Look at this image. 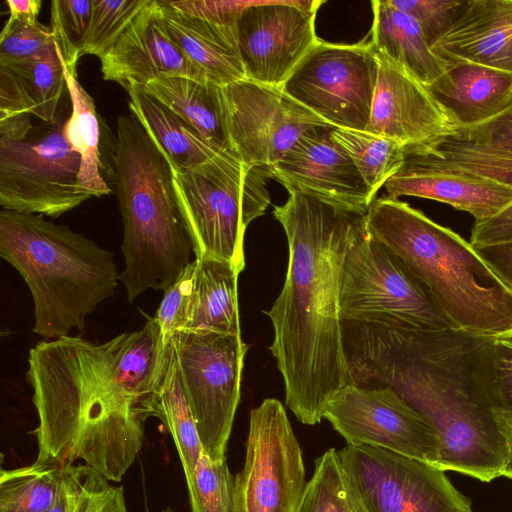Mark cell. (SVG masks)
I'll return each mask as SVG.
<instances>
[{
    "instance_id": "6da1fadb",
    "label": "cell",
    "mask_w": 512,
    "mask_h": 512,
    "mask_svg": "<svg viewBox=\"0 0 512 512\" xmlns=\"http://www.w3.org/2000/svg\"><path fill=\"white\" fill-rule=\"evenodd\" d=\"M353 384L389 386L436 431L437 467L491 482L502 476L511 428L498 400L494 338L342 321Z\"/></svg>"
},
{
    "instance_id": "7a4b0ae2",
    "label": "cell",
    "mask_w": 512,
    "mask_h": 512,
    "mask_svg": "<svg viewBox=\"0 0 512 512\" xmlns=\"http://www.w3.org/2000/svg\"><path fill=\"white\" fill-rule=\"evenodd\" d=\"M367 209L296 191L273 209L289 256L282 290L266 312L274 331L269 349L284 380L285 404L306 425L320 423L330 400L353 384L340 284L346 255L366 228Z\"/></svg>"
},
{
    "instance_id": "3957f363",
    "label": "cell",
    "mask_w": 512,
    "mask_h": 512,
    "mask_svg": "<svg viewBox=\"0 0 512 512\" xmlns=\"http://www.w3.org/2000/svg\"><path fill=\"white\" fill-rule=\"evenodd\" d=\"M26 380L38 416L36 461L82 460L120 482L144 442L140 405L115 381L110 340H43L29 351Z\"/></svg>"
},
{
    "instance_id": "277c9868",
    "label": "cell",
    "mask_w": 512,
    "mask_h": 512,
    "mask_svg": "<svg viewBox=\"0 0 512 512\" xmlns=\"http://www.w3.org/2000/svg\"><path fill=\"white\" fill-rule=\"evenodd\" d=\"M366 230L428 292L457 329L512 334V291L467 242L408 203L388 196L367 209Z\"/></svg>"
},
{
    "instance_id": "5b68a950",
    "label": "cell",
    "mask_w": 512,
    "mask_h": 512,
    "mask_svg": "<svg viewBox=\"0 0 512 512\" xmlns=\"http://www.w3.org/2000/svg\"><path fill=\"white\" fill-rule=\"evenodd\" d=\"M116 133L112 173L125 260L119 281L132 303L143 292L164 291L176 281L192 262L194 246L163 150L131 113L118 116Z\"/></svg>"
},
{
    "instance_id": "8992f818",
    "label": "cell",
    "mask_w": 512,
    "mask_h": 512,
    "mask_svg": "<svg viewBox=\"0 0 512 512\" xmlns=\"http://www.w3.org/2000/svg\"><path fill=\"white\" fill-rule=\"evenodd\" d=\"M0 256L26 282L34 303L32 332L44 340L83 330L119 281L111 251L40 214L1 209Z\"/></svg>"
},
{
    "instance_id": "52a82bcc",
    "label": "cell",
    "mask_w": 512,
    "mask_h": 512,
    "mask_svg": "<svg viewBox=\"0 0 512 512\" xmlns=\"http://www.w3.org/2000/svg\"><path fill=\"white\" fill-rule=\"evenodd\" d=\"M172 173L195 259H221L241 273L247 226L270 204V170L249 165L227 152L197 170L172 166Z\"/></svg>"
},
{
    "instance_id": "ba28073f",
    "label": "cell",
    "mask_w": 512,
    "mask_h": 512,
    "mask_svg": "<svg viewBox=\"0 0 512 512\" xmlns=\"http://www.w3.org/2000/svg\"><path fill=\"white\" fill-rule=\"evenodd\" d=\"M340 314L342 321L364 325L455 328L420 283L366 228L343 264Z\"/></svg>"
},
{
    "instance_id": "9c48e42d",
    "label": "cell",
    "mask_w": 512,
    "mask_h": 512,
    "mask_svg": "<svg viewBox=\"0 0 512 512\" xmlns=\"http://www.w3.org/2000/svg\"><path fill=\"white\" fill-rule=\"evenodd\" d=\"M170 341L203 451L212 462L222 461L240 402L248 345L241 335L209 330L185 329Z\"/></svg>"
},
{
    "instance_id": "30bf717a",
    "label": "cell",
    "mask_w": 512,
    "mask_h": 512,
    "mask_svg": "<svg viewBox=\"0 0 512 512\" xmlns=\"http://www.w3.org/2000/svg\"><path fill=\"white\" fill-rule=\"evenodd\" d=\"M65 121L22 140L0 139L2 209L58 217L90 199L77 187L81 159L65 138Z\"/></svg>"
},
{
    "instance_id": "8fae6325",
    "label": "cell",
    "mask_w": 512,
    "mask_h": 512,
    "mask_svg": "<svg viewBox=\"0 0 512 512\" xmlns=\"http://www.w3.org/2000/svg\"><path fill=\"white\" fill-rule=\"evenodd\" d=\"M306 486L303 454L283 404L251 410L243 468L233 477L232 512H297Z\"/></svg>"
},
{
    "instance_id": "7c38bea8",
    "label": "cell",
    "mask_w": 512,
    "mask_h": 512,
    "mask_svg": "<svg viewBox=\"0 0 512 512\" xmlns=\"http://www.w3.org/2000/svg\"><path fill=\"white\" fill-rule=\"evenodd\" d=\"M378 74V57L370 42L319 40L282 88L327 124L365 131Z\"/></svg>"
},
{
    "instance_id": "4fadbf2b",
    "label": "cell",
    "mask_w": 512,
    "mask_h": 512,
    "mask_svg": "<svg viewBox=\"0 0 512 512\" xmlns=\"http://www.w3.org/2000/svg\"><path fill=\"white\" fill-rule=\"evenodd\" d=\"M338 453L371 512H473L434 465L367 445H346Z\"/></svg>"
},
{
    "instance_id": "5bb4252c",
    "label": "cell",
    "mask_w": 512,
    "mask_h": 512,
    "mask_svg": "<svg viewBox=\"0 0 512 512\" xmlns=\"http://www.w3.org/2000/svg\"><path fill=\"white\" fill-rule=\"evenodd\" d=\"M324 419L347 445L379 447L437 467L436 431L389 386H346L330 400Z\"/></svg>"
},
{
    "instance_id": "9a60e30c",
    "label": "cell",
    "mask_w": 512,
    "mask_h": 512,
    "mask_svg": "<svg viewBox=\"0 0 512 512\" xmlns=\"http://www.w3.org/2000/svg\"><path fill=\"white\" fill-rule=\"evenodd\" d=\"M222 89L232 152L249 165L269 169L302 135L331 126L283 88L244 79Z\"/></svg>"
},
{
    "instance_id": "2e32d148",
    "label": "cell",
    "mask_w": 512,
    "mask_h": 512,
    "mask_svg": "<svg viewBox=\"0 0 512 512\" xmlns=\"http://www.w3.org/2000/svg\"><path fill=\"white\" fill-rule=\"evenodd\" d=\"M319 0L249 1L235 31L245 78L282 88L320 40L315 17Z\"/></svg>"
},
{
    "instance_id": "e0dca14e",
    "label": "cell",
    "mask_w": 512,
    "mask_h": 512,
    "mask_svg": "<svg viewBox=\"0 0 512 512\" xmlns=\"http://www.w3.org/2000/svg\"><path fill=\"white\" fill-rule=\"evenodd\" d=\"M334 128L316 127L302 135L269 168L271 178L280 182L288 192L368 208L375 196L348 152L333 139Z\"/></svg>"
},
{
    "instance_id": "ac0fdd59",
    "label": "cell",
    "mask_w": 512,
    "mask_h": 512,
    "mask_svg": "<svg viewBox=\"0 0 512 512\" xmlns=\"http://www.w3.org/2000/svg\"><path fill=\"white\" fill-rule=\"evenodd\" d=\"M99 60L103 79L124 89L170 76L209 82L168 35L159 0H148Z\"/></svg>"
},
{
    "instance_id": "d6986e66",
    "label": "cell",
    "mask_w": 512,
    "mask_h": 512,
    "mask_svg": "<svg viewBox=\"0 0 512 512\" xmlns=\"http://www.w3.org/2000/svg\"><path fill=\"white\" fill-rule=\"evenodd\" d=\"M377 57L379 74L365 131L405 148L427 146L450 134L452 123L426 86L399 64Z\"/></svg>"
},
{
    "instance_id": "ffe728a7",
    "label": "cell",
    "mask_w": 512,
    "mask_h": 512,
    "mask_svg": "<svg viewBox=\"0 0 512 512\" xmlns=\"http://www.w3.org/2000/svg\"><path fill=\"white\" fill-rule=\"evenodd\" d=\"M431 50L445 62L512 73V0H463L450 28Z\"/></svg>"
},
{
    "instance_id": "44dd1931",
    "label": "cell",
    "mask_w": 512,
    "mask_h": 512,
    "mask_svg": "<svg viewBox=\"0 0 512 512\" xmlns=\"http://www.w3.org/2000/svg\"><path fill=\"white\" fill-rule=\"evenodd\" d=\"M426 88L452 130L484 123L512 104V73L470 62H446L444 73Z\"/></svg>"
},
{
    "instance_id": "7402d4cb",
    "label": "cell",
    "mask_w": 512,
    "mask_h": 512,
    "mask_svg": "<svg viewBox=\"0 0 512 512\" xmlns=\"http://www.w3.org/2000/svg\"><path fill=\"white\" fill-rule=\"evenodd\" d=\"M388 197L413 196L442 202L487 220L512 203V188L460 171H432L402 165L385 183Z\"/></svg>"
},
{
    "instance_id": "603a6c76",
    "label": "cell",
    "mask_w": 512,
    "mask_h": 512,
    "mask_svg": "<svg viewBox=\"0 0 512 512\" xmlns=\"http://www.w3.org/2000/svg\"><path fill=\"white\" fill-rule=\"evenodd\" d=\"M159 1L168 35L210 83L226 86L246 79L235 23L200 19Z\"/></svg>"
},
{
    "instance_id": "cb8c5ba5",
    "label": "cell",
    "mask_w": 512,
    "mask_h": 512,
    "mask_svg": "<svg viewBox=\"0 0 512 512\" xmlns=\"http://www.w3.org/2000/svg\"><path fill=\"white\" fill-rule=\"evenodd\" d=\"M371 6L369 42L375 52L405 68L425 86L436 81L446 62L433 53L418 22L389 0H373Z\"/></svg>"
},
{
    "instance_id": "d4e9b609",
    "label": "cell",
    "mask_w": 512,
    "mask_h": 512,
    "mask_svg": "<svg viewBox=\"0 0 512 512\" xmlns=\"http://www.w3.org/2000/svg\"><path fill=\"white\" fill-rule=\"evenodd\" d=\"M125 90L130 98V113L156 141L173 167L197 170L227 153L204 139L196 129L138 85H129Z\"/></svg>"
},
{
    "instance_id": "484cf974",
    "label": "cell",
    "mask_w": 512,
    "mask_h": 512,
    "mask_svg": "<svg viewBox=\"0 0 512 512\" xmlns=\"http://www.w3.org/2000/svg\"><path fill=\"white\" fill-rule=\"evenodd\" d=\"M138 86L196 129L208 142L232 152L223 86L181 76L164 77Z\"/></svg>"
},
{
    "instance_id": "4316f807",
    "label": "cell",
    "mask_w": 512,
    "mask_h": 512,
    "mask_svg": "<svg viewBox=\"0 0 512 512\" xmlns=\"http://www.w3.org/2000/svg\"><path fill=\"white\" fill-rule=\"evenodd\" d=\"M141 415L159 418L171 434L184 471L189 498L194 494V476L203 448L196 424L187 404L175 351L168 343L165 364L160 378L141 403Z\"/></svg>"
},
{
    "instance_id": "83f0119b",
    "label": "cell",
    "mask_w": 512,
    "mask_h": 512,
    "mask_svg": "<svg viewBox=\"0 0 512 512\" xmlns=\"http://www.w3.org/2000/svg\"><path fill=\"white\" fill-rule=\"evenodd\" d=\"M195 281L188 330L241 335L238 307L240 272L213 257L195 259Z\"/></svg>"
},
{
    "instance_id": "f1b7e54d",
    "label": "cell",
    "mask_w": 512,
    "mask_h": 512,
    "mask_svg": "<svg viewBox=\"0 0 512 512\" xmlns=\"http://www.w3.org/2000/svg\"><path fill=\"white\" fill-rule=\"evenodd\" d=\"M56 48L63 64L67 91L72 104V111L65 121L63 132L69 145L81 159L77 187L90 198L101 197L109 194L111 189L101 174L104 165L101 161L100 124L95 104L78 81L76 70L65 65L57 42Z\"/></svg>"
},
{
    "instance_id": "f546056e",
    "label": "cell",
    "mask_w": 512,
    "mask_h": 512,
    "mask_svg": "<svg viewBox=\"0 0 512 512\" xmlns=\"http://www.w3.org/2000/svg\"><path fill=\"white\" fill-rule=\"evenodd\" d=\"M65 466L36 461L0 471V512H44L58 500Z\"/></svg>"
},
{
    "instance_id": "4dcf8cb0",
    "label": "cell",
    "mask_w": 512,
    "mask_h": 512,
    "mask_svg": "<svg viewBox=\"0 0 512 512\" xmlns=\"http://www.w3.org/2000/svg\"><path fill=\"white\" fill-rule=\"evenodd\" d=\"M297 512H371L336 449L315 460Z\"/></svg>"
},
{
    "instance_id": "1f68e13d",
    "label": "cell",
    "mask_w": 512,
    "mask_h": 512,
    "mask_svg": "<svg viewBox=\"0 0 512 512\" xmlns=\"http://www.w3.org/2000/svg\"><path fill=\"white\" fill-rule=\"evenodd\" d=\"M332 137L348 152L374 196L404 163L405 147L391 138L343 128H334Z\"/></svg>"
},
{
    "instance_id": "d6a6232c",
    "label": "cell",
    "mask_w": 512,
    "mask_h": 512,
    "mask_svg": "<svg viewBox=\"0 0 512 512\" xmlns=\"http://www.w3.org/2000/svg\"><path fill=\"white\" fill-rule=\"evenodd\" d=\"M22 82L34 105V116L46 124L57 120L58 105L67 89L63 64L55 42L37 55L18 62L0 64Z\"/></svg>"
},
{
    "instance_id": "836d02e7",
    "label": "cell",
    "mask_w": 512,
    "mask_h": 512,
    "mask_svg": "<svg viewBox=\"0 0 512 512\" xmlns=\"http://www.w3.org/2000/svg\"><path fill=\"white\" fill-rule=\"evenodd\" d=\"M403 165L432 171L475 174L512 188V157L468 150L405 148Z\"/></svg>"
},
{
    "instance_id": "e575fe53",
    "label": "cell",
    "mask_w": 512,
    "mask_h": 512,
    "mask_svg": "<svg viewBox=\"0 0 512 512\" xmlns=\"http://www.w3.org/2000/svg\"><path fill=\"white\" fill-rule=\"evenodd\" d=\"M439 150H468L512 157V104L498 116L475 126L455 128L427 146Z\"/></svg>"
},
{
    "instance_id": "d590c367",
    "label": "cell",
    "mask_w": 512,
    "mask_h": 512,
    "mask_svg": "<svg viewBox=\"0 0 512 512\" xmlns=\"http://www.w3.org/2000/svg\"><path fill=\"white\" fill-rule=\"evenodd\" d=\"M68 512H128L122 487L114 486L87 465H69Z\"/></svg>"
},
{
    "instance_id": "8d00e7d4",
    "label": "cell",
    "mask_w": 512,
    "mask_h": 512,
    "mask_svg": "<svg viewBox=\"0 0 512 512\" xmlns=\"http://www.w3.org/2000/svg\"><path fill=\"white\" fill-rule=\"evenodd\" d=\"M93 0H53L51 28L65 65L76 70L88 36Z\"/></svg>"
},
{
    "instance_id": "74e56055",
    "label": "cell",
    "mask_w": 512,
    "mask_h": 512,
    "mask_svg": "<svg viewBox=\"0 0 512 512\" xmlns=\"http://www.w3.org/2000/svg\"><path fill=\"white\" fill-rule=\"evenodd\" d=\"M148 0H93L84 55H103L117 41Z\"/></svg>"
},
{
    "instance_id": "f35d334b",
    "label": "cell",
    "mask_w": 512,
    "mask_h": 512,
    "mask_svg": "<svg viewBox=\"0 0 512 512\" xmlns=\"http://www.w3.org/2000/svg\"><path fill=\"white\" fill-rule=\"evenodd\" d=\"M233 477L226 458L212 462L202 452L194 476L192 512H232Z\"/></svg>"
},
{
    "instance_id": "ab89813d",
    "label": "cell",
    "mask_w": 512,
    "mask_h": 512,
    "mask_svg": "<svg viewBox=\"0 0 512 512\" xmlns=\"http://www.w3.org/2000/svg\"><path fill=\"white\" fill-rule=\"evenodd\" d=\"M32 115L34 105L21 80L10 70L0 67V139L26 138L33 130Z\"/></svg>"
},
{
    "instance_id": "60d3db41",
    "label": "cell",
    "mask_w": 512,
    "mask_h": 512,
    "mask_svg": "<svg viewBox=\"0 0 512 512\" xmlns=\"http://www.w3.org/2000/svg\"><path fill=\"white\" fill-rule=\"evenodd\" d=\"M195 267L196 263L193 260L177 280L163 291V298L153 316L166 343L188 327L194 293Z\"/></svg>"
},
{
    "instance_id": "b9f144b4",
    "label": "cell",
    "mask_w": 512,
    "mask_h": 512,
    "mask_svg": "<svg viewBox=\"0 0 512 512\" xmlns=\"http://www.w3.org/2000/svg\"><path fill=\"white\" fill-rule=\"evenodd\" d=\"M54 42L51 26L8 18L0 35V64L29 59Z\"/></svg>"
},
{
    "instance_id": "7bdbcfd3",
    "label": "cell",
    "mask_w": 512,
    "mask_h": 512,
    "mask_svg": "<svg viewBox=\"0 0 512 512\" xmlns=\"http://www.w3.org/2000/svg\"><path fill=\"white\" fill-rule=\"evenodd\" d=\"M389 1L418 22L430 47L448 31L463 3V0Z\"/></svg>"
},
{
    "instance_id": "ee69618b",
    "label": "cell",
    "mask_w": 512,
    "mask_h": 512,
    "mask_svg": "<svg viewBox=\"0 0 512 512\" xmlns=\"http://www.w3.org/2000/svg\"><path fill=\"white\" fill-rule=\"evenodd\" d=\"M493 351L499 405L512 429V334L495 337Z\"/></svg>"
},
{
    "instance_id": "f6af8a7d",
    "label": "cell",
    "mask_w": 512,
    "mask_h": 512,
    "mask_svg": "<svg viewBox=\"0 0 512 512\" xmlns=\"http://www.w3.org/2000/svg\"><path fill=\"white\" fill-rule=\"evenodd\" d=\"M175 9L191 16L217 22L235 23L238 13L249 1H168Z\"/></svg>"
},
{
    "instance_id": "bcb514c9",
    "label": "cell",
    "mask_w": 512,
    "mask_h": 512,
    "mask_svg": "<svg viewBox=\"0 0 512 512\" xmlns=\"http://www.w3.org/2000/svg\"><path fill=\"white\" fill-rule=\"evenodd\" d=\"M512 241V203L495 216L474 222L470 243L472 246Z\"/></svg>"
},
{
    "instance_id": "7dc6e473",
    "label": "cell",
    "mask_w": 512,
    "mask_h": 512,
    "mask_svg": "<svg viewBox=\"0 0 512 512\" xmlns=\"http://www.w3.org/2000/svg\"><path fill=\"white\" fill-rule=\"evenodd\" d=\"M473 247L498 278L512 291V241Z\"/></svg>"
},
{
    "instance_id": "c3c4849f",
    "label": "cell",
    "mask_w": 512,
    "mask_h": 512,
    "mask_svg": "<svg viewBox=\"0 0 512 512\" xmlns=\"http://www.w3.org/2000/svg\"><path fill=\"white\" fill-rule=\"evenodd\" d=\"M6 4L10 11L9 19L38 21L41 0H6Z\"/></svg>"
},
{
    "instance_id": "681fc988",
    "label": "cell",
    "mask_w": 512,
    "mask_h": 512,
    "mask_svg": "<svg viewBox=\"0 0 512 512\" xmlns=\"http://www.w3.org/2000/svg\"><path fill=\"white\" fill-rule=\"evenodd\" d=\"M68 466V465H67ZM70 503V487L69 481L66 473V466L64 469V477H63V488L62 492L56 501V503L44 512H68Z\"/></svg>"
},
{
    "instance_id": "f907efd6",
    "label": "cell",
    "mask_w": 512,
    "mask_h": 512,
    "mask_svg": "<svg viewBox=\"0 0 512 512\" xmlns=\"http://www.w3.org/2000/svg\"><path fill=\"white\" fill-rule=\"evenodd\" d=\"M502 476L512 479V429L510 434L509 452Z\"/></svg>"
},
{
    "instance_id": "816d5d0a",
    "label": "cell",
    "mask_w": 512,
    "mask_h": 512,
    "mask_svg": "<svg viewBox=\"0 0 512 512\" xmlns=\"http://www.w3.org/2000/svg\"><path fill=\"white\" fill-rule=\"evenodd\" d=\"M161 512H175L171 507L163 509Z\"/></svg>"
}]
</instances>
